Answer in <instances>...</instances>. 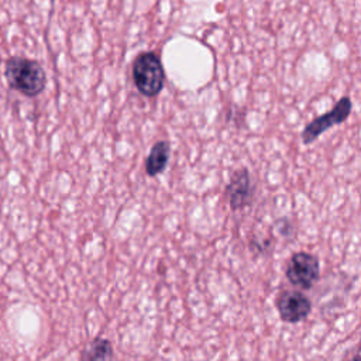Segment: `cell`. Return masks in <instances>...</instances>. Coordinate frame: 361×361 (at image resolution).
Segmentation results:
<instances>
[{
  "label": "cell",
  "mask_w": 361,
  "mask_h": 361,
  "mask_svg": "<svg viewBox=\"0 0 361 361\" xmlns=\"http://www.w3.org/2000/svg\"><path fill=\"white\" fill-rule=\"evenodd\" d=\"M6 79L13 89L30 97L39 94L47 85L42 66L24 56H13L6 62Z\"/></svg>",
  "instance_id": "obj_1"
},
{
  "label": "cell",
  "mask_w": 361,
  "mask_h": 361,
  "mask_svg": "<svg viewBox=\"0 0 361 361\" xmlns=\"http://www.w3.org/2000/svg\"><path fill=\"white\" fill-rule=\"evenodd\" d=\"M131 76L137 90L142 96H158L165 85V71L159 55L154 51L140 52L133 61Z\"/></svg>",
  "instance_id": "obj_2"
},
{
  "label": "cell",
  "mask_w": 361,
  "mask_h": 361,
  "mask_svg": "<svg viewBox=\"0 0 361 361\" xmlns=\"http://www.w3.org/2000/svg\"><path fill=\"white\" fill-rule=\"evenodd\" d=\"M285 276L295 288L302 290L313 288L320 276L319 258L307 251L293 252L286 262Z\"/></svg>",
  "instance_id": "obj_3"
},
{
  "label": "cell",
  "mask_w": 361,
  "mask_h": 361,
  "mask_svg": "<svg viewBox=\"0 0 361 361\" xmlns=\"http://www.w3.org/2000/svg\"><path fill=\"white\" fill-rule=\"evenodd\" d=\"M353 109V102L348 96H343L334 106L331 110H329L327 113L314 117L300 133V140L305 145L312 144L313 141H316L324 131H327L329 128L338 126L341 123H344Z\"/></svg>",
  "instance_id": "obj_4"
},
{
  "label": "cell",
  "mask_w": 361,
  "mask_h": 361,
  "mask_svg": "<svg viewBox=\"0 0 361 361\" xmlns=\"http://www.w3.org/2000/svg\"><path fill=\"white\" fill-rule=\"evenodd\" d=\"M275 307L283 323L296 324L307 319L312 312V302L299 289H281L275 298Z\"/></svg>",
  "instance_id": "obj_5"
},
{
  "label": "cell",
  "mask_w": 361,
  "mask_h": 361,
  "mask_svg": "<svg viewBox=\"0 0 361 361\" xmlns=\"http://www.w3.org/2000/svg\"><path fill=\"white\" fill-rule=\"evenodd\" d=\"M224 193L233 212H240L251 204L254 189L250 171L245 166H241L231 172Z\"/></svg>",
  "instance_id": "obj_6"
},
{
  "label": "cell",
  "mask_w": 361,
  "mask_h": 361,
  "mask_svg": "<svg viewBox=\"0 0 361 361\" xmlns=\"http://www.w3.org/2000/svg\"><path fill=\"white\" fill-rule=\"evenodd\" d=\"M169 158H171V144L166 140L157 141L151 147V149L144 161L145 173L149 178H155V176L161 175L166 169Z\"/></svg>",
  "instance_id": "obj_7"
},
{
  "label": "cell",
  "mask_w": 361,
  "mask_h": 361,
  "mask_svg": "<svg viewBox=\"0 0 361 361\" xmlns=\"http://www.w3.org/2000/svg\"><path fill=\"white\" fill-rule=\"evenodd\" d=\"M114 348L110 340L97 336L92 338L80 353L79 361H113Z\"/></svg>",
  "instance_id": "obj_8"
},
{
  "label": "cell",
  "mask_w": 361,
  "mask_h": 361,
  "mask_svg": "<svg viewBox=\"0 0 361 361\" xmlns=\"http://www.w3.org/2000/svg\"><path fill=\"white\" fill-rule=\"evenodd\" d=\"M343 361H360V345L355 344L351 350H348L345 353Z\"/></svg>",
  "instance_id": "obj_9"
}]
</instances>
